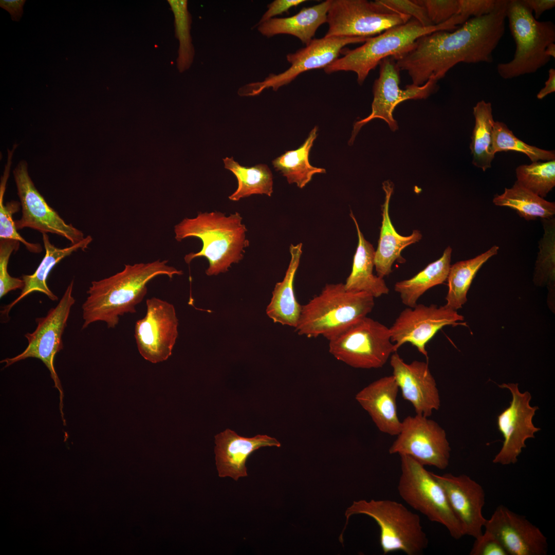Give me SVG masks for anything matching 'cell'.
Returning a JSON list of instances; mask_svg holds the SVG:
<instances>
[{
	"mask_svg": "<svg viewBox=\"0 0 555 555\" xmlns=\"http://www.w3.org/2000/svg\"><path fill=\"white\" fill-rule=\"evenodd\" d=\"M508 0H497L494 9L471 17L453 30H439L418 38L410 50L395 59L412 84L421 86L429 79L438 81L460 63L493 62V52L504 35Z\"/></svg>",
	"mask_w": 555,
	"mask_h": 555,
	"instance_id": "obj_1",
	"label": "cell"
},
{
	"mask_svg": "<svg viewBox=\"0 0 555 555\" xmlns=\"http://www.w3.org/2000/svg\"><path fill=\"white\" fill-rule=\"evenodd\" d=\"M182 271L168 265V261H156L124 265L123 270L109 277L91 283L88 296L82 305V329L101 321L115 328L120 317L136 312V306L147 293V285L159 275L172 279Z\"/></svg>",
	"mask_w": 555,
	"mask_h": 555,
	"instance_id": "obj_2",
	"label": "cell"
},
{
	"mask_svg": "<svg viewBox=\"0 0 555 555\" xmlns=\"http://www.w3.org/2000/svg\"><path fill=\"white\" fill-rule=\"evenodd\" d=\"M174 231L178 242L191 237L201 240V250L186 254L184 260L189 264L197 257L207 258L208 276L227 271L232 264L243 258L249 245L247 229L238 212L228 216L216 211L199 212L195 217L183 218L174 226Z\"/></svg>",
	"mask_w": 555,
	"mask_h": 555,
	"instance_id": "obj_3",
	"label": "cell"
},
{
	"mask_svg": "<svg viewBox=\"0 0 555 555\" xmlns=\"http://www.w3.org/2000/svg\"><path fill=\"white\" fill-rule=\"evenodd\" d=\"M374 305V298L368 293L348 290L342 283L327 284L302 305L295 330L307 338L321 336L329 341L367 316Z\"/></svg>",
	"mask_w": 555,
	"mask_h": 555,
	"instance_id": "obj_4",
	"label": "cell"
},
{
	"mask_svg": "<svg viewBox=\"0 0 555 555\" xmlns=\"http://www.w3.org/2000/svg\"><path fill=\"white\" fill-rule=\"evenodd\" d=\"M459 24L455 16L442 24L429 27H424L411 18L405 24L371 37L358 48H343L340 53L342 57L325 67L324 71L328 74L340 71L354 72L358 84L362 85L369 72L384 58L392 57L396 59L410 50L420 37L439 30H454Z\"/></svg>",
	"mask_w": 555,
	"mask_h": 555,
	"instance_id": "obj_5",
	"label": "cell"
},
{
	"mask_svg": "<svg viewBox=\"0 0 555 555\" xmlns=\"http://www.w3.org/2000/svg\"><path fill=\"white\" fill-rule=\"evenodd\" d=\"M507 17L516 48L512 60L497 65L498 75L511 79L535 72L551 59L545 51L555 42L554 23L535 20L524 0H508Z\"/></svg>",
	"mask_w": 555,
	"mask_h": 555,
	"instance_id": "obj_6",
	"label": "cell"
},
{
	"mask_svg": "<svg viewBox=\"0 0 555 555\" xmlns=\"http://www.w3.org/2000/svg\"><path fill=\"white\" fill-rule=\"evenodd\" d=\"M358 514L367 515L377 522L384 554L401 551L407 555H419L428 546L419 515L400 503L390 499L354 501L345 511L346 525L351 515Z\"/></svg>",
	"mask_w": 555,
	"mask_h": 555,
	"instance_id": "obj_7",
	"label": "cell"
},
{
	"mask_svg": "<svg viewBox=\"0 0 555 555\" xmlns=\"http://www.w3.org/2000/svg\"><path fill=\"white\" fill-rule=\"evenodd\" d=\"M401 474L397 489L400 497L430 521L444 526L451 536L465 535L462 526L438 482L422 465L406 455H400Z\"/></svg>",
	"mask_w": 555,
	"mask_h": 555,
	"instance_id": "obj_8",
	"label": "cell"
},
{
	"mask_svg": "<svg viewBox=\"0 0 555 555\" xmlns=\"http://www.w3.org/2000/svg\"><path fill=\"white\" fill-rule=\"evenodd\" d=\"M329 351L357 368L383 367L394 353L389 328L367 316L329 340Z\"/></svg>",
	"mask_w": 555,
	"mask_h": 555,
	"instance_id": "obj_9",
	"label": "cell"
},
{
	"mask_svg": "<svg viewBox=\"0 0 555 555\" xmlns=\"http://www.w3.org/2000/svg\"><path fill=\"white\" fill-rule=\"evenodd\" d=\"M73 280L67 287L58 304L49 309L43 317L37 318V326L31 333L25 335L28 345L21 354L12 358H7L1 361L5 367L28 358L41 360L48 369L54 383V387L60 393V410L63 421L64 393L60 380L54 366V360L57 353L63 348L62 335L67 326L71 307L75 303L72 295Z\"/></svg>",
	"mask_w": 555,
	"mask_h": 555,
	"instance_id": "obj_10",
	"label": "cell"
},
{
	"mask_svg": "<svg viewBox=\"0 0 555 555\" xmlns=\"http://www.w3.org/2000/svg\"><path fill=\"white\" fill-rule=\"evenodd\" d=\"M411 17L395 12L379 0H331L324 36L373 37L408 22Z\"/></svg>",
	"mask_w": 555,
	"mask_h": 555,
	"instance_id": "obj_11",
	"label": "cell"
},
{
	"mask_svg": "<svg viewBox=\"0 0 555 555\" xmlns=\"http://www.w3.org/2000/svg\"><path fill=\"white\" fill-rule=\"evenodd\" d=\"M379 75L374 83V99L372 112L366 118L358 121L354 125L348 144L351 145L361 128L373 119L384 120L392 131L398 129L396 121L393 116L395 107L401 102L409 99H426L438 89V81L429 79L421 86L407 85L402 89L399 87L400 70L392 57L384 58L379 64Z\"/></svg>",
	"mask_w": 555,
	"mask_h": 555,
	"instance_id": "obj_12",
	"label": "cell"
},
{
	"mask_svg": "<svg viewBox=\"0 0 555 555\" xmlns=\"http://www.w3.org/2000/svg\"><path fill=\"white\" fill-rule=\"evenodd\" d=\"M401 422L390 454L408 455L424 466L446 469L451 448L445 430L434 420L419 414L408 416Z\"/></svg>",
	"mask_w": 555,
	"mask_h": 555,
	"instance_id": "obj_13",
	"label": "cell"
},
{
	"mask_svg": "<svg viewBox=\"0 0 555 555\" xmlns=\"http://www.w3.org/2000/svg\"><path fill=\"white\" fill-rule=\"evenodd\" d=\"M370 38L324 36L314 39L305 47L287 55V60L291 66L286 70L278 75L271 74L263 81L246 84L238 90L237 93L240 96H254L270 87L276 91L304 72L324 68L338 58L346 45L364 43Z\"/></svg>",
	"mask_w": 555,
	"mask_h": 555,
	"instance_id": "obj_14",
	"label": "cell"
},
{
	"mask_svg": "<svg viewBox=\"0 0 555 555\" xmlns=\"http://www.w3.org/2000/svg\"><path fill=\"white\" fill-rule=\"evenodd\" d=\"M22 207V216L14 220L17 230L29 228L43 233H52L68 240L71 245L82 240L84 233L67 224L46 202L30 177L26 162L21 161L13 171Z\"/></svg>",
	"mask_w": 555,
	"mask_h": 555,
	"instance_id": "obj_15",
	"label": "cell"
},
{
	"mask_svg": "<svg viewBox=\"0 0 555 555\" xmlns=\"http://www.w3.org/2000/svg\"><path fill=\"white\" fill-rule=\"evenodd\" d=\"M145 316L135 323L134 336L141 355L156 363L167 360L178 337V320L174 305L153 297L146 301Z\"/></svg>",
	"mask_w": 555,
	"mask_h": 555,
	"instance_id": "obj_16",
	"label": "cell"
},
{
	"mask_svg": "<svg viewBox=\"0 0 555 555\" xmlns=\"http://www.w3.org/2000/svg\"><path fill=\"white\" fill-rule=\"evenodd\" d=\"M464 317L446 305L425 306L417 304L403 310L389 328L394 352L403 344L410 343L428 358L427 343L444 326L457 325Z\"/></svg>",
	"mask_w": 555,
	"mask_h": 555,
	"instance_id": "obj_17",
	"label": "cell"
},
{
	"mask_svg": "<svg viewBox=\"0 0 555 555\" xmlns=\"http://www.w3.org/2000/svg\"><path fill=\"white\" fill-rule=\"evenodd\" d=\"M498 386L508 389L512 399L509 406L497 416L498 429L503 435L504 441L493 462L503 465L514 464L517 462L522 449L526 447V440L534 438V434L541 430L532 422L538 407L530 405V393L527 391L521 392L517 383H503Z\"/></svg>",
	"mask_w": 555,
	"mask_h": 555,
	"instance_id": "obj_18",
	"label": "cell"
},
{
	"mask_svg": "<svg viewBox=\"0 0 555 555\" xmlns=\"http://www.w3.org/2000/svg\"><path fill=\"white\" fill-rule=\"evenodd\" d=\"M485 530L501 543L508 555H546L547 538L525 516L498 506L484 525Z\"/></svg>",
	"mask_w": 555,
	"mask_h": 555,
	"instance_id": "obj_19",
	"label": "cell"
},
{
	"mask_svg": "<svg viewBox=\"0 0 555 555\" xmlns=\"http://www.w3.org/2000/svg\"><path fill=\"white\" fill-rule=\"evenodd\" d=\"M432 475L443 488L465 535L476 538L482 535L487 520L483 514L485 502L483 487L466 474Z\"/></svg>",
	"mask_w": 555,
	"mask_h": 555,
	"instance_id": "obj_20",
	"label": "cell"
},
{
	"mask_svg": "<svg viewBox=\"0 0 555 555\" xmlns=\"http://www.w3.org/2000/svg\"><path fill=\"white\" fill-rule=\"evenodd\" d=\"M390 365L403 398L412 404L416 414L429 417L439 409L438 390L427 362L406 363L396 351L390 357Z\"/></svg>",
	"mask_w": 555,
	"mask_h": 555,
	"instance_id": "obj_21",
	"label": "cell"
},
{
	"mask_svg": "<svg viewBox=\"0 0 555 555\" xmlns=\"http://www.w3.org/2000/svg\"><path fill=\"white\" fill-rule=\"evenodd\" d=\"M214 452L218 476L230 477L235 480L248 475L246 466L249 456L264 447H281L275 438L257 435L251 438L240 436L229 429L215 436Z\"/></svg>",
	"mask_w": 555,
	"mask_h": 555,
	"instance_id": "obj_22",
	"label": "cell"
},
{
	"mask_svg": "<svg viewBox=\"0 0 555 555\" xmlns=\"http://www.w3.org/2000/svg\"><path fill=\"white\" fill-rule=\"evenodd\" d=\"M399 387L393 375L382 377L363 388L355 398L369 414L377 428L392 436L400 431L402 422L397 414Z\"/></svg>",
	"mask_w": 555,
	"mask_h": 555,
	"instance_id": "obj_23",
	"label": "cell"
},
{
	"mask_svg": "<svg viewBox=\"0 0 555 555\" xmlns=\"http://www.w3.org/2000/svg\"><path fill=\"white\" fill-rule=\"evenodd\" d=\"M393 189L392 182L387 180L383 183L385 196L382 206V223L374 258L377 275L382 278L392 272V266L396 261L404 262L401 255L402 251L409 245L418 242L422 237L418 230H414L408 236L401 235L396 231L389 214V204Z\"/></svg>",
	"mask_w": 555,
	"mask_h": 555,
	"instance_id": "obj_24",
	"label": "cell"
},
{
	"mask_svg": "<svg viewBox=\"0 0 555 555\" xmlns=\"http://www.w3.org/2000/svg\"><path fill=\"white\" fill-rule=\"evenodd\" d=\"M289 252L291 257L285 276L281 282L275 284L266 313L274 323L295 328L299 321L302 305L295 298L293 283L302 254V243L291 244Z\"/></svg>",
	"mask_w": 555,
	"mask_h": 555,
	"instance_id": "obj_25",
	"label": "cell"
},
{
	"mask_svg": "<svg viewBox=\"0 0 555 555\" xmlns=\"http://www.w3.org/2000/svg\"><path fill=\"white\" fill-rule=\"evenodd\" d=\"M43 241L45 250V255L35 272L30 275H23L22 279L24 282V286L20 294L9 304L5 306L1 311L3 315L8 317V313L11 308L22 299L29 294L34 292H39L46 295L52 301L58 300L49 288L47 280L52 268L62 260L70 255L73 252L81 249L84 251L88 248V245L92 240L90 235L86 236L81 242L64 248H59L50 242L47 233H43Z\"/></svg>",
	"mask_w": 555,
	"mask_h": 555,
	"instance_id": "obj_26",
	"label": "cell"
},
{
	"mask_svg": "<svg viewBox=\"0 0 555 555\" xmlns=\"http://www.w3.org/2000/svg\"><path fill=\"white\" fill-rule=\"evenodd\" d=\"M331 0L303 8L295 15L283 18H272L257 25L258 31L268 38L287 34L298 38L306 46L313 40L316 32L327 23V13Z\"/></svg>",
	"mask_w": 555,
	"mask_h": 555,
	"instance_id": "obj_27",
	"label": "cell"
},
{
	"mask_svg": "<svg viewBox=\"0 0 555 555\" xmlns=\"http://www.w3.org/2000/svg\"><path fill=\"white\" fill-rule=\"evenodd\" d=\"M349 215L355 224L358 240L351 271L344 284L345 288L349 291L368 293L374 298L387 294L389 289L384 279L373 273L375 250L365 238L352 211Z\"/></svg>",
	"mask_w": 555,
	"mask_h": 555,
	"instance_id": "obj_28",
	"label": "cell"
},
{
	"mask_svg": "<svg viewBox=\"0 0 555 555\" xmlns=\"http://www.w3.org/2000/svg\"><path fill=\"white\" fill-rule=\"evenodd\" d=\"M451 254L452 248L448 246L438 260L428 265L412 278L395 283L394 290L399 293L404 305L414 307L418 299L425 292L447 280Z\"/></svg>",
	"mask_w": 555,
	"mask_h": 555,
	"instance_id": "obj_29",
	"label": "cell"
},
{
	"mask_svg": "<svg viewBox=\"0 0 555 555\" xmlns=\"http://www.w3.org/2000/svg\"><path fill=\"white\" fill-rule=\"evenodd\" d=\"M317 132L318 127H314L299 148L286 151L272 161L275 170L285 177L289 184L295 183L300 189L305 187L314 174L326 172L325 169L313 166L309 161V152Z\"/></svg>",
	"mask_w": 555,
	"mask_h": 555,
	"instance_id": "obj_30",
	"label": "cell"
},
{
	"mask_svg": "<svg viewBox=\"0 0 555 555\" xmlns=\"http://www.w3.org/2000/svg\"><path fill=\"white\" fill-rule=\"evenodd\" d=\"M498 249V246H493L473 258L451 265L447 280V306L455 310L462 308L467 301V293L477 272L486 262L497 253Z\"/></svg>",
	"mask_w": 555,
	"mask_h": 555,
	"instance_id": "obj_31",
	"label": "cell"
},
{
	"mask_svg": "<svg viewBox=\"0 0 555 555\" xmlns=\"http://www.w3.org/2000/svg\"><path fill=\"white\" fill-rule=\"evenodd\" d=\"M225 168L231 171L237 180L236 190L229 196L232 201L253 194H265L271 196L273 193V176L269 167L260 163L253 166H244L235 161L232 157L223 159Z\"/></svg>",
	"mask_w": 555,
	"mask_h": 555,
	"instance_id": "obj_32",
	"label": "cell"
},
{
	"mask_svg": "<svg viewBox=\"0 0 555 555\" xmlns=\"http://www.w3.org/2000/svg\"><path fill=\"white\" fill-rule=\"evenodd\" d=\"M475 125L470 145L472 163L484 171L491 167L495 154L493 152L492 134L494 121L491 104L484 100L473 107Z\"/></svg>",
	"mask_w": 555,
	"mask_h": 555,
	"instance_id": "obj_33",
	"label": "cell"
},
{
	"mask_svg": "<svg viewBox=\"0 0 555 555\" xmlns=\"http://www.w3.org/2000/svg\"><path fill=\"white\" fill-rule=\"evenodd\" d=\"M493 202L497 206L507 207L516 211L527 220L538 218L546 219L555 214V203L545 200L515 182L503 193L496 195Z\"/></svg>",
	"mask_w": 555,
	"mask_h": 555,
	"instance_id": "obj_34",
	"label": "cell"
},
{
	"mask_svg": "<svg viewBox=\"0 0 555 555\" xmlns=\"http://www.w3.org/2000/svg\"><path fill=\"white\" fill-rule=\"evenodd\" d=\"M541 219L544 233L539 242L533 282L535 285L547 286L548 305L553 308L555 285V221L553 217Z\"/></svg>",
	"mask_w": 555,
	"mask_h": 555,
	"instance_id": "obj_35",
	"label": "cell"
},
{
	"mask_svg": "<svg viewBox=\"0 0 555 555\" xmlns=\"http://www.w3.org/2000/svg\"><path fill=\"white\" fill-rule=\"evenodd\" d=\"M515 172L517 183L542 198L555 186V159L521 165Z\"/></svg>",
	"mask_w": 555,
	"mask_h": 555,
	"instance_id": "obj_36",
	"label": "cell"
},
{
	"mask_svg": "<svg viewBox=\"0 0 555 555\" xmlns=\"http://www.w3.org/2000/svg\"><path fill=\"white\" fill-rule=\"evenodd\" d=\"M175 17V35L179 42L177 67L183 72L191 65L194 55L190 34L191 17L186 0L168 1Z\"/></svg>",
	"mask_w": 555,
	"mask_h": 555,
	"instance_id": "obj_37",
	"label": "cell"
},
{
	"mask_svg": "<svg viewBox=\"0 0 555 555\" xmlns=\"http://www.w3.org/2000/svg\"><path fill=\"white\" fill-rule=\"evenodd\" d=\"M492 147L494 154L502 151L521 152L526 155L532 162L555 159L554 151L544 150L526 143L515 136L505 123L499 121H495L493 125Z\"/></svg>",
	"mask_w": 555,
	"mask_h": 555,
	"instance_id": "obj_38",
	"label": "cell"
},
{
	"mask_svg": "<svg viewBox=\"0 0 555 555\" xmlns=\"http://www.w3.org/2000/svg\"><path fill=\"white\" fill-rule=\"evenodd\" d=\"M8 162L2 178L0 185V239H10L16 240L24 245L30 252L38 253L42 250V246L39 244L29 243L26 241L17 232L12 215L20 209V202L11 201L4 204V195L6 188V183L9 176V169L11 164L12 154H9Z\"/></svg>",
	"mask_w": 555,
	"mask_h": 555,
	"instance_id": "obj_39",
	"label": "cell"
},
{
	"mask_svg": "<svg viewBox=\"0 0 555 555\" xmlns=\"http://www.w3.org/2000/svg\"><path fill=\"white\" fill-rule=\"evenodd\" d=\"M20 243L10 239L0 240V298L11 291L22 289L24 286L22 279L12 277L8 272L10 257L13 252L18 249Z\"/></svg>",
	"mask_w": 555,
	"mask_h": 555,
	"instance_id": "obj_40",
	"label": "cell"
},
{
	"mask_svg": "<svg viewBox=\"0 0 555 555\" xmlns=\"http://www.w3.org/2000/svg\"><path fill=\"white\" fill-rule=\"evenodd\" d=\"M425 9L433 25L449 20L458 13L459 0H417Z\"/></svg>",
	"mask_w": 555,
	"mask_h": 555,
	"instance_id": "obj_41",
	"label": "cell"
},
{
	"mask_svg": "<svg viewBox=\"0 0 555 555\" xmlns=\"http://www.w3.org/2000/svg\"><path fill=\"white\" fill-rule=\"evenodd\" d=\"M385 7L397 13L409 16L418 21L422 26H434L430 21L425 8L417 0H379Z\"/></svg>",
	"mask_w": 555,
	"mask_h": 555,
	"instance_id": "obj_42",
	"label": "cell"
},
{
	"mask_svg": "<svg viewBox=\"0 0 555 555\" xmlns=\"http://www.w3.org/2000/svg\"><path fill=\"white\" fill-rule=\"evenodd\" d=\"M475 539L470 555H508L499 541L487 531Z\"/></svg>",
	"mask_w": 555,
	"mask_h": 555,
	"instance_id": "obj_43",
	"label": "cell"
},
{
	"mask_svg": "<svg viewBox=\"0 0 555 555\" xmlns=\"http://www.w3.org/2000/svg\"><path fill=\"white\" fill-rule=\"evenodd\" d=\"M497 0H459V11L466 20L480 17L491 12L495 8Z\"/></svg>",
	"mask_w": 555,
	"mask_h": 555,
	"instance_id": "obj_44",
	"label": "cell"
},
{
	"mask_svg": "<svg viewBox=\"0 0 555 555\" xmlns=\"http://www.w3.org/2000/svg\"><path fill=\"white\" fill-rule=\"evenodd\" d=\"M305 2V0H275L267 6L268 10L257 25L272 18L273 16L287 12L290 8L297 7Z\"/></svg>",
	"mask_w": 555,
	"mask_h": 555,
	"instance_id": "obj_45",
	"label": "cell"
},
{
	"mask_svg": "<svg viewBox=\"0 0 555 555\" xmlns=\"http://www.w3.org/2000/svg\"><path fill=\"white\" fill-rule=\"evenodd\" d=\"M25 2V0H1L0 6L10 13L13 21L18 22L22 17Z\"/></svg>",
	"mask_w": 555,
	"mask_h": 555,
	"instance_id": "obj_46",
	"label": "cell"
},
{
	"mask_svg": "<svg viewBox=\"0 0 555 555\" xmlns=\"http://www.w3.org/2000/svg\"><path fill=\"white\" fill-rule=\"evenodd\" d=\"M526 5L534 12V17L538 20L546 11L555 7L554 0H524Z\"/></svg>",
	"mask_w": 555,
	"mask_h": 555,
	"instance_id": "obj_47",
	"label": "cell"
},
{
	"mask_svg": "<svg viewBox=\"0 0 555 555\" xmlns=\"http://www.w3.org/2000/svg\"><path fill=\"white\" fill-rule=\"evenodd\" d=\"M555 91V69L550 68L548 71V77L545 83V86L537 94L538 99H542L548 95Z\"/></svg>",
	"mask_w": 555,
	"mask_h": 555,
	"instance_id": "obj_48",
	"label": "cell"
},
{
	"mask_svg": "<svg viewBox=\"0 0 555 555\" xmlns=\"http://www.w3.org/2000/svg\"><path fill=\"white\" fill-rule=\"evenodd\" d=\"M545 54L551 58L555 57V44L551 43L549 44L545 49Z\"/></svg>",
	"mask_w": 555,
	"mask_h": 555,
	"instance_id": "obj_49",
	"label": "cell"
}]
</instances>
